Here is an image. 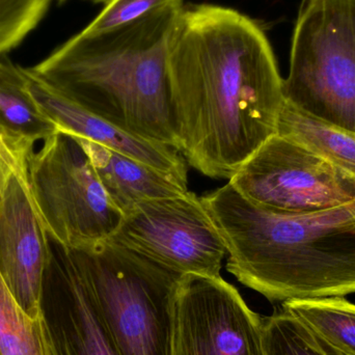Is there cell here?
I'll list each match as a JSON object with an SVG mask.
<instances>
[{"label":"cell","instance_id":"obj_9","mask_svg":"<svg viewBox=\"0 0 355 355\" xmlns=\"http://www.w3.org/2000/svg\"><path fill=\"white\" fill-rule=\"evenodd\" d=\"M173 355H264L263 321L221 277H182Z\"/></svg>","mask_w":355,"mask_h":355},{"label":"cell","instance_id":"obj_20","mask_svg":"<svg viewBox=\"0 0 355 355\" xmlns=\"http://www.w3.org/2000/svg\"><path fill=\"white\" fill-rule=\"evenodd\" d=\"M175 6H183V0H108L83 31L101 33Z\"/></svg>","mask_w":355,"mask_h":355},{"label":"cell","instance_id":"obj_5","mask_svg":"<svg viewBox=\"0 0 355 355\" xmlns=\"http://www.w3.org/2000/svg\"><path fill=\"white\" fill-rule=\"evenodd\" d=\"M284 97L304 114L355 133V0H302Z\"/></svg>","mask_w":355,"mask_h":355},{"label":"cell","instance_id":"obj_4","mask_svg":"<svg viewBox=\"0 0 355 355\" xmlns=\"http://www.w3.org/2000/svg\"><path fill=\"white\" fill-rule=\"evenodd\" d=\"M68 250L119 355H173L184 275L110 240Z\"/></svg>","mask_w":355,"mask_h":355},{"label":"cell","instance_id":"obj_6","mask_svg":"<svg viewBox=\"0 0 355 355\" xmlns=\"http://www.w3.org/2000/svg\"><path fill=\"white\" fill-rule=\"evenodd\" d=\"M29 186L48 235L70 250L110 239L124 214L110 200L78 137L58 131L27 159Z\"/></svg>","mask_w":355,"mask_h":355},{"label":"cell","instance_id":"obj_15","mask_svg":"<svg viewBox=\"0 0 355 355\" xmlns=\"http://www.w3.org/2000/svg\"><path fill=\"white\" fill-rule=\"evenodd\" d=\"M277 135L306 146L355 177V133L325 124L285 101Z\"/></svg>","mask_w":355,"mask_h":355},{"label":"cell","instance_id":"obj_2","mask_svg":"<svg viewBox=\"0 0 355 355\" xmlns=\"http://www.w3.org/2000/svg\"><path fill=\"white\" fill-rule=\"evenodd\" d=\"M200 198L227 248V270L246 287L283 302L355 293V200L281 214L230 183Z\"/></svg>","mask_w":355,"mask_h":355},{"label":"cell","instance_id":"obj_1","mask_svg":"<svg viewBox=\"0 0 355 355\" xmlns=\"http://www.w3.org/2000/svg\"><path fill=\"white\" fill-rule=\"evenodd\" d=\"M168 77L178 150L200 174L231 179L277 135L284 79L264 31L242 12L184 6Z\"/></svg>","mask_w":355,"mask_h":355},{"label":"cell","instance_id":"obj_17","mask_svg":"<svg viewBox=\"0 0 355 355\" xmlns=\"http://www.w3.org/2000/svg\"><path fill=\"white\" fill-rule=\"evenodd\" d=\"M283 310L302 321L327 343L355 355V304L343 297L288 300Z\"/></svg>","mask_w":355,"mask_h":355},{"label":"cell","instance_id":"obj_16","mask_svg":"<svg viewBox=\"0 0 355 355\" xmlns=\"http://www.w3.org/2000/svg\"><path fill=\"white\" fill-rule=\"evenodd\" d=\"M0 355H60L47 316H29L0 275Z\"/></svg>","mask_w":355,"mask_h":355},{"label":"cell","instance_id":"obj_22","mask_svg":"<svg viewBox=\"0 0 355 355\" xmlns=\"http://www.w3.org/2000/svg\"><path fill=\"white\" fill-rule=\"evenodd\" d=\"M92 1L98 2V3H105L108 0H92Z\"/></svg>","mask_w":355,"mask_h":355},{"label":"cell","instance_id":"obj_11","mask_svg":"<svg viewBox=\"0 0 355 355\" xmlns=\"http://www.w3.org/2000/svg\"><path fill=\"white\" fill-rule=\"evenodd\" d=\"M44 285L49 287L48 319L60 355H119L70 250L50 238Z\"/></svg>","mask_w":355,"mask_h":355},{"label":"cell","instance_id":"obj_14","mask_svg":"<svg viewBox=\"0 0 355 355\" xmlns=\"http://www.w3.org/2000/svg\"><path fill=\"white\" fill-rule=\"evenodd\" d=\"M58 132V126L31 95L24 68L0 55V135L33 149L37 141H45Z\"/></svg>","mask_w":355,"mask_h":355},{"label":"cell","instance_id":"obj_8","mask_svg":"<svg viewBox=\"0 0 355 355\" xmlns=\"http://www.w3.org/2000/svg\"><path fill=\"white\" fill-rule=\"evenodd\" d=\"M107 240L181 275L220 277L227 254L202 198L190 191L139 202Z\"/></svg>","mask_w":355,"mask_h":355},{"label":"cell","instance_id":"obj_13","mask_svg":"<svg viewBox=\"0 0 355 355\" xmlns=\"http://www.w3.org/2000/svg\"><path fill=\"white\" fill-rule=\"evenodd\" d=\"M79 141L89 153L108 196L123 214L139 202L173 198L188 191L187 180L93 141L83 139Z\"/></svg>","mask_w":355,"mask_h":355},{"label":"cell","instance_id":"obj_18","mask_svg":"<svg viewBox=\"0 0 355 355\" xmlns=\"http://www.w3.org/2000/svg\"><path fill=\"white\" fill-rule=\"evenodd\" d=\"M262 321L264 355H346L286 311Z\"/></svg>","mask_w":355,"mask_h":355},{"label":"cell","instance_id":"obj_19","mask_svg":"<svg viewBox=\"0 0 355 355\" xmlns=\"http://www.w3.org/2000/svg\"><path fill=\"white\" fill-rule=\"evenodd\" d=\"M52 0H0V55L18 46L43 18Z\"/></svg>","mask_w":355,"mask_h":355},{"label":"cell","instance_id":"obj_12","mask_svg":"<svg viewBox=\"0 0 355 355\" xmlns=\"http://www.w3.org/2000/svg\"><path fill=\"white\" fill-rule=\"evenodd\" d=\"M27 85L44 114L64 131L187 180L185 162L174 148L129 135L73 103L24 69Z\"/></svg>","mask_w":355,"mask_h":355},{"label":"cell","instance_id":"obj_21","mask_svg":"<svg viewBox=\"0 0 355 355\" xmlns=\"http://www.w3.org/2000/svg\"><path fill=\"white\" fill-rule=\"evenodd\" d=\"M33 151L31 148L12 143L0 135V196L17 162Z\"/></svg>","mask_w":355,"mask_h":355},{"label":"cell","instance_id":"obj_3","mask_svg":"<svg viewBox=\"0 0 355 355\" xmlns=\"http://www.w3.org/2000/svg\"><path fill=\"white\" fill-rule=\"evenodd\" d=\"M183 6L101 33L83 31L31 74L112 126L178 152L171 110L168 53Z\"/></svg>","mask_w":355,"mask_h":355},{"label":"cell","instance_id":"obj_10","mask_svg":"<svg viewBox=\"0 0 355 355\" xmlns=\"http://www.w3.org/2000/svg\"><path fill=\"white\" fill-rule=\"evenodd\" d=\"M27 159L17 162L0 196V275L21 308L37 318L45 315L50 238L31 194Z\"/></svg>","mask_w":355,"mask_h":355},{"label":"cell","instance_id":"obj_7","mask_svg":"<svg viewBox=\"0 0 355 355\" xmlns=\"http://www.w3.org/2000/svg\"><path fill=\"white\" fill-rule=\"evenodd\" d=\"M252 204L281 214H304L355 200V177L306 146L275 135L230 179Z\"/></svg>","mask_w":355,"mask_h":355},{"label":"cell","instance_id":"obj_23","mask_svg":"<svg viewBox=\"0 0 355 355\" xmlns=\"http://www.w3.org/2000/svg\"><path fill=\"white\" fill-rule=\"evenodd\" d=\"M56 1H58V2H64V1H66V0H56Z\"/></svg>","mask_w":355,"mask_h":355}]
</instances>
